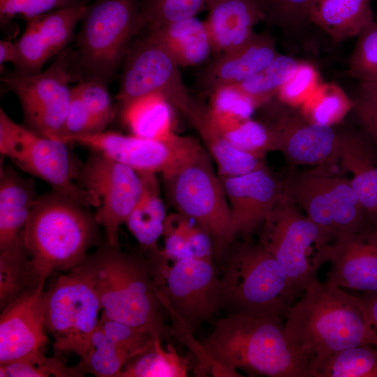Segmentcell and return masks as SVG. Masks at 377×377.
Listing matches in <instances>:
<instances>
[{
  "label": "cell",
  "instance_id": "24",
  "mask_svg": "<svg viewBox=\"0 0 377 377\" xmlns=\"http://www.w3.org/2000/svg\"><path fill=\"white\" fill-rule=\"evenodd\" d=\"M182 112L198 131L221 176L247 173L265 165L263 158L233 147L212 121L208 107L192 99Z\"/></svg>",
  "mask_w": 377,
  "mask_h": 377
},
{
  "label": "cell",
  "instance_id": "29",
  "mask_svg": "<svg viewBox=\"0 0 377 377\" xmlns=\"http://www.w3.org/2000/svg\"><path fill=\"white\" fill-rule=\"evenodd\" d=\"M170 104L162 93L148 94L124 103L122 118L132 135L168 140L175 135Z\"/></svg>",
  "mask_w": 377,
  "mask_h": 377
},
{
  "label": "cell",
  "instance_id": "28",
  "mask_svg": "<svg viewBox=\"0 0 377 377\" xmlns=\"http://www.w3.org/2000/svg\"><path fill=\"white\" fill-rule=\"evenodd\" d=\"M140 174L143 179L142 192L125 224L146 252H149L158 249V240L163 236L168 215L157 175Z\"/></svg>",
  "mask_w": 377,
  "mask_h": 377
},
{
  "label": "cell",
  "instance_id": "50",
  "mask_svg": "<svg viewBox=\"0 0 377 377\" xmlns=\"http://www.w3.org/2000/svg\"><path fill=\"white\" fill-rule=\"evenodd\" d=\"M80 1V0H0V13L1 18L21 16L29 20Z\"/></svg>",
  "mask_w": 377,
  "mask_h": 377
},
{
  "label": "cell",
  "instance_id": "12",
  "mask_svg": "<svg viewBox=\"0 0 377 377\" xmlns=\"http://www.w3.org/2000/svg\"><path fill=\"white\" fill-rule=\"evenodd\" d=\"M73 54L64 50L45 71L7 73L3 82L18 98L27 127L44 137L64 142L71 99L68 82Z\"/></svg>",
  "mask_w": 377,
  "mask_h": 377
},
{
  "label": "cell",
  "instance_id": "45",
  "mask_svg": "<svg viewBox=\"0 0 377 377\" xmlns=\"http://www.w3.org/2000/svg\"><path fill=\"white\" fill-rule=\"evenodd\" d=\"M320 83L317 68L311 64L300 61L276 96L288 107L299 108Z\"/></svg>",
  "mask_w": 377,
  "mask_h": 377
},
{
  "label": "cell",
  "instance_id": "7",
  "mask_svg": "<svg viewBox=\"0 0 377 377\" xmlns=\"http://www.w3.org/2000/svg\"><path fill=\"white\" fill-rule=\"evenodd\" d=\"M212 160L201 147L178 168L161 177L169 204L211 235L214 253L219 257L226 253L235 237L230 207Z\"/></svg>",
  "mask_w": 377,
  "mask_h": 377
},
{
  "label": "cell",
  "instance_id": "19",
  "mask_svg": "<svg viewBox=\"0 0 377 377\" xmlns=\"http://www.w3.org/2000/svg\"><path fill=\"white\" fill-rule=\"evenodd\" d=\"M326 282L341 288L377 293V227L337 237L329 244Z\"/></svg>",
  "mask_w": 377,
  "mask_h": 377
},
{
  "label": "cell",
  "instance_id": "53",
  "mask_svg": "<svg viewBox=\"0 0 377 377\" xmlns=\"http://www.w3.org/2000/svg\"><path fill=\"white\" fill-rule=\"evenodd\" d=\"M17 61V49L16 43L9 40H1L0 41V63L2 65L5 62H12L14 64Z\"/></svg>",
  "mask_w": 377,
  "mask_h": 377
},
{
  "label": "cell",
  "instance_id": "10",
  "mask_svg": "<svg viewBox=\"0 0 377 377\" xmlns=\"http://www.w3.org/2000/svg\"><path fill=\"white\" fill-rule=\"evenodd\" d=\"M43 302L45 325L53 337L54 350L82 357L101 314L89 280L76 268L59 275L44 291Z\"/></svg>",
  "mask_w": 377,
  "mask_h": 377
},
{
  "label": "cell",
  "instance_id": "44",
  "mask_svg": "<svg viewBox=\"0 0 377 377\" xmlns=\"http://www.w3.org/2000/svg\"><path fill=\"white\" fill-rule=\"evenodd\" d=\"M99 326L106 337L132 359L149 350L156 339L147 332L101 314Z\"/></svg>",
  "mask_w": 377,
  "mask_h": 377
},
{
  "label": "cell",
  "instance_id": "31",
  "mask_svg": "<svg viewBox=\"0 0 377 377\" xmlns=\"http://www.w3.org/2000/svg\"><path fill=\"white\" fill-rule=\"evenodd\" d=\"M324 168L326 186L332 207L336 239L373 226L349 179L330 173L326 165Z\"/></svg>",
  "mask_w": 377,
  "mask_h": 377
},
{
  "label": "cell",
  "instance_id": "25",
  "mask_svg": "<svg viewBox=\"0 0 377 377\" xmlns=\"http://www.w3.org/2000/svg\"><path fill=\"white\" fill-rule=\"evenodd\" d=\"M324 165L289 175L283 182L288 195L330 242L336 239L332 207L325 183Z\"/></svg>",
  "mask_w": 377,
  "mask_h": 377
},
{
  "label": "cell",
  "instance_id": "23",
  "mask_svg": "<svg viewBox=\"0 0 377 377\" xmlns=\"http://www.w3.org/2000/svg\"><path fill=\"white\" fill-rule=\"evenodd\" d=\"M38 196L34 178L23 177L10 165L1 166L0 249L20 238Z\"/></svg>",
  "mask_w": 377,
  "mask_h": 377
},
{
  "label": "cell",
  "instance_id": "5",
  "mask_svg": "<svg viewBox=\"0 0 377 377\" xmlns=\"http://www.w3.org/2000/svg\"><path fill=\"white\" fill-rule=\"evenodd\" d=\"M227 251L220 278L219 309L229 314L286 318L294 302L286 275L274 258L251 239L233 242Z\"/></svg>",
  "mask_w": 377,
  "mask_h": 377
},
{
  "label": "cell",
  "instance_id": "40",
  "mask_svg": "<svg viewBox=\"0 0 377 377\" xmlns=\"http://www.w3.org/2000/svg\"><path fill=\"white\" fill-rule=\"evenodd\" d=\"M313 0H253L263 20L288 33H297L311 24Z\"/></svg>",
  "mask_w": 377,
  "mask_h": 377
},
{
  "label": "cell",
  "instance_id": "16",
  "mask_svg": "<svg viewBox=\"0 0 377 377\" xmlns=\"http://www.w3.org/2000/svg\"><path fill=\"white\" fill-rule=\"evenodd\" d=\"M219 177L230 207L235 239H251L283 193V182L266 165L245 174Z\"/></svg>",
  "mask_w": 377,
  "mask_h": 377
},
{
  "label": "cell",
  "instance_id": "46",
  "mask_svg": "<svg viewBox=\"0 0 377 377\" xmlns=\"http://www.w3.org/2000/svg\"><path fill=\"white\" fill-rule=\"evenodd\" d=\"M17 61L15 64L23 73L40 72L46 61L52 56L34 22L29 20L22 35L16 43Z\"/></svg>",
  "mask_w": 377,
  "mask_h": 377
},
{
  "label": "cell",
  "instance_id": "13",
  "mask_svg": "<svg viewBox=\"0 0 377 377\" xmlns=\"http://www.w3.org/2000/svg\"><path fill=\"white\" fill-rule=\"evenodd\" d=\"M76 182L99 201L94 213L106 241L119 246V230L125 224L143 189L142 175L133 168L92 150L80 163Z\"/></svg>",
  "mask_w": 377,
  "mask_h": 377
},
{
  "label": "cell",
  "instance_id": "11",
  "mask_svg": "<svg viewBox=\"0 0 377 377\" xmlns=\"http://www.w3.org/2000/svg\"><path fill=\"white\" fill-rule=\"evenodd\" d=\"M163 306L193 331L219 309L220 278L212 260L193 258L169 263L158 249L147 253Z\"/></svg>",
  "mask_w": 377,
  "mask_h": 377
},
{
  "label": "cell",
  "instance_id": "9",
  "mask_svg": "<svg viewBox=\"0 0 377 377\" xmlns=\"http://www.w3.org/2000/svg\"><path fill=\"white\" fill-rule=\"evenodd\" d=\"M77 36V70L87 80L104 82L144 27L140 0H96L88 5Z\"/></svg>",
  "mask_w": 377,
  "mask_h": 377
},
{
  "label": "cell",
  "instance_id": "15",
  "mask_svg": "<svg viewBox=\"0 0 377 377\" xmlns=\"http://www.w3.org/2000/svg\"><path fill=\"white\" fill-rule=\"evenodd\" d=\"M179 65L150 34L128 52L117 98L122 103L151 93H162L180 109L191 98L181 80Z\"/></svg>",
  "mask_w": 377,
  "mask_h": 377
},
{
  "label": "cell",
  "instance_id": "38",
  "mask_svg": "<svg viewBox=\"0 0 377 377\" xmlns=\"http://www.w3.org/2000/svg\"><path fill=\"white\" fill-rule=\"evenodd\" d=\"M257 108L256 103L237 85H224L212 91L208 111L212 121L220 129L251 119Z\"/></svg>",
  "mask_w": 377,
  "mask_h": 377
},
{
  "label": "cell",
  "instance_id": "27",
  "mask_svg": "<svg viewBox=\"0 0 377 377\" xmlns=\"http://www.w3.org/2000/svg\"><path fill=\"white\" fill-rule=\"evenodd\" d=\"M149 34L165 47L179 66L202 64L213 51L205 22L195 17L151 29Z\"/></svg>",
  "mask_w": 377,
  "mask_h": 377
},
{
  "label": "cell",
  "instance_id": "52",
  "mask_svg": "<svg viewBox=\"0 0 377 377\" xmlns=\"http://www.w3.org/2000/svg\"><path fill=\"white\" fill-rule=\"evenodd\" d=\"M364 306L369 320L377 330V293H367L363 297H359Z\"/></svg>",
  "mask_w": 377,
  "mask_h": 377
},
{
  "label": "cell",
  "instance_id": "42",
  "mask_svg": "<svg viewBox=\"0 0 377 377\" xmlns=\"http://www.w3.org/2000/svg\"><path fill=\"white\" fill-rule=\"evenodd\" d=\"M213 0H140L141 16L145 25L156 29L195 17Z\"/></svg>",
  "mask_w": 377,
  "mask_h": 377
},
{
  "label": "cell",
  "instance_id": "47",
  "mask_svg": "<svg viewBox=\"0 0 377 377\" xmlns=\"http://www.w3.org/2000/svg\"><path fill=\"white\" fill-rule=\"evenodd\" d=\"M191 218L178 212L168 214L163 233L164 246L161 253L169 261L191 258L188 244Z\"/></svg>",
  "mask_w": 377,
  "mask_h": 377
},
{
  "label": "cell",
  "instance_id": "48",
  "mask_svg": "<svg viewBox=\"0 0 377 377\" xmlns=\"http://www.w3.org/2000/svg\"><path fill=\"white\" fill-rule=\"evenodd\" d=\"M72 89L104 129L112 114V103L103 82L85 80Z\"/></svg>",
  "mask_w": 377,
  "mask_h": 377
},
{
  "label": "cell",
  "instance_id": "33",
  "mask_svg": "<svg viewBox=\"0 0 377 377\" xmlns=\"http://www.w3.org/2000/svg\"><path fill=\"white\" fill-rule=\"evenodd\" d=\"M156 339L152 348L128 361L117 377H185L188 375L189 360L178 354L174 346Z\"/></svg>",
  "mask_w": 377,
  "mask_h": 377
},
{
  "label": "cell",
  "instance_id": "54",
  "mask_svg": "<svg viewBox=\"0 0 377 377\" xmlns=\"http://www.w3.org/2000/svg\"><path fill=\"white\" fill-rule=\"evenodd\" d=\"M370 90H371L377 96V82H360Z\"/></svg>",
  "mask_w": 377,
  "mask_h": 377
},
{
  "label": "cell",
  "instance_id": "43",
  "mask_svg": "<svg viewBox=\"0 0 377 377\" xmlns=\"http://www.w3.org/2000/svg\"><path fill=\"white\" fill-rule=\"evenodd\" d=\"M357 37L347 73L360 82H377V22H370Z\"/></svg>",
  "mask_w": 377,
  "mask_h": 377
},
{
  "label": "cell",
  "instance_id": "2",
  "mask_svg": "<svg viewBox=\"0 0 377 377\" xmlns=\"http://www.w3.org/2000/svg\"><path fill=\"white\" fill-rule=\"evenodd\" d=\"M286 318L287 339L309 365L350 347L377 346V330L360 297L327 282L311 284Z\"/></svg>",
  "mask_w": 377,
  "mask_h": 377
},
{
  "label": "cell",
  "instance_id": "18",
  "mask_svg": "<svg viewBox=\"0 0 377 377\" xmlns=\"http://www.w3.org/2000/svg\"><path fill=\"white\" fill-rule=\"evenodd\" d=\"M41 283L11 302L0 316V365L38 352L49 342L44 318Z\"/></svg>",
  "mask_w": 377,
  "mask_h": 377
},
{
  "label": "cell",
  "instance_id": "17",
  "mask_svg": "<svg viewBox=\"0 0 377 377\" xmlns=\"http://www.w3.org/2000/svg\"><path fill=\"white\" fill-rule=\"evenodd\" d=\"M274 110L267 124L274 133L276 151L289 162L321 166L338 161L339 131L334 126L311 123L299 111L286 105Z\"/></svg>",
  "mask_w": 377,
  "mask_h": 377
},
{
  "label": "cell",
  "instance_id": "22",
  "mask_svg": "<svg viewBox=\"0 0 377 377\" xmlns=\"http://www.w3.org/2000/svg\"><path fill=\"white\" fill-rule=\"evenodd\" d=\"M205 22L213 51L218 54L235 50L256 34L254 26L263 20L253 0H213Z\"/></svg>",
  "mask_w": 377,
  "mask_h": 377
},
{
  "label": "cell",
  "instance_id": "34",
  "mask_svg": "<svg viewBox=\"0 0 377 377\" xmlns=\"http://www.w3.org/2000/svg\"><path fill=\"white\" fill-rule=\"evenodd\" d=\"M353 106V98L338 84L320 82L298 109L311 123L334 126L346 117Z\"/></svg>",
  "mask_w": 377,
  "mask_h": 377
},
{
  "label": "cell",
  "instance_id": "35",
  "mask_svg": "<svg viewBox=\"0 0 377 377\" xmlns=\"http://www.w3.org/2000/svg\"><path fill=\"white\" fill-rule=\"evenodd\" d=\"M131 360L106 337L98 323L76 367L84 376L89 373L98 377H117Z\"/></svg>",
  "mask_w": 377,
  "mask_h": 377
},
{
  "label": "cell",
  "instance_id": "39",
  "mask_svg": "<svg viewBox=\"0 0 377 377\" xmlns=\"http://www.w3.org/2000/svg\"><path fill=\"white\" fill-rule=\"evenodd\" d=\"M219 130L233 147L244 152L263 158L276 151L275 138L267 123L251 118Z\"/></svg>",
  "mask_w": 377,
  "mask_h": 377
},
{
  "label": "cell",
  "instance_id": "21",
  "mask_svg": "<svg viewBox=\"0 0 377 377\" xmlns=\"http://www.w3.org/2000/svg\"><path fill=\"white\" fill-rule=\"evenodd\" d=\"M337 159L342 168L351 173L350 185L377 227V154L373 146L361 133L340 131Z\"/></svg>",
  "mask_w": 377,
  "mask_h": 377
},
{
  "label": "cell",
  "instance_id": "8",
  "mask_svg": "<svg viewBox=\"0 0 377 377\" xmlns=\"http://www.w3.org/2000/svg\"><path fill=\"white\" fill-rule=\"evenodd\" d=\"M65 142L40 135L13 121L0 110V152L19 169L47 183L52 191L87 208L98 198L76 182L80 163Z\"/></svg>",
  "mask_w": 377,
  "mask_h": 377
},
{
  "label": "cell",
  "instance_id": "26",
  "mask_svg": "<svg viewBox=\"0 0 377 377\" xmlns=\"http://www.w3.org/2000/svg\"><path fill=\"white\" fill-rule=\"evenodd\" d=\"M372 0H313L311 22L339 43L357 36L374 21Z\"/></svg>",
  "mask_w": 377,
  "mask_h": 377
},
{
  "label": "cell",
  "instance_id": "14",
  "mask_svg": "<svg viewBox=\"0 0 377 377\" xmlns=\"http://www.w3.org/2000/svg\"><path fill=\"white\" fill-rule=\"evenodd\" d=\"M123 163L139 173H169L202 147L195 140L175 135L168 140H151L117 132L100 133L72 139Z\"/></svg>",
  "mask_w": 377,
  "mask_h": 377
},
{
  "label": "cell",
  "instance_id": "49",
  "mask_svg": "<svg viewBox=\"0 0 377 377\" xmlns=\"http://www.w3.org/2000/svg\"><path fill=\"white\" fill-rule=\"evenodd\" d=\"M103 130L71 88V99L65 121L64 142L69 144L75 138L100 133Z\"/></svg>",
  "mask_w": 377,
  "mask_h": 377
},
{
  "label": "cell",
  "instance_id": "30",
  "mask_svg": "<svg viewBox=\"0 0 377 377\" xmlns=\"http://www.w3.org/2000/svg\"><path fill=\"white\" fill-rule=\"evenodd\" d=\"M45 281L36 273L25 248L22 232L12 244L0 249V309Z\"/></svg>",
  "mask_w": 377,
  "mask_h": 377
},
{
  "label": "cell",
  "instance_id": "32",
  "mask_svg": "<svg viewBox=\"0 0 377 377\" xmlns=\"http://www.w3.org/2000/svg\"><path fill=\"white\" fill-rule=\"evenodd\" d=\"M311 377H377V346L360 345L310 365Z\"/></svg>",
  "mask_w": 377,
  "mask_h": 377
},
{
  "label": "cell",
  "instance_id": "20",
  "mask_svg": "<svg viewBox=\"0 0 377 377\" xmlns=\"http://www.w3.org/2000/svg\"><path fill=\"white\" fill-rule=\"evenodd\" d=\"M279 54L272 36L256 34L245 45L218 54L200 76L211 92L221 86L235 85L254 75Z\"/></svg>",
  "mask_w": 377,
  "mask_h": 377
},
{
  "label": "cell",
  "instance_id": "37",
  "mask_svg": "<svg viewBox=\"0 0 377 377\" xmlns=\"http://www.w3.org/2000/svg\"><path fill=\"white\" fill-rule=\"evenodd\" d=\"M87 6L80 1L31 19L52 56L64 50L77 24L82 20Z\"/></svg>",
  "mask_w": 377,
  "mask_h": 377
},
{
  "label": "cell",
  "instance_id": "41",
  "mask_svg": "<svg viewBox=\"0 0 377 377\" xmlns=\"http://www.w3.org/2000/svg\"><path fill=\"white\" fill-rule=\"evenodd\" d=\"M75 367H68L59 357H47L40 351L0 365L1 377H80Z\"/></svg>",
  "mask_w": 377,
  "mask_h": 377
},
{
  "label": "cell",
  "instance_id": "1",
  "mask_svg": "<svg viewBox=\"0 0 377 377\" xmlns=\"http://www.w3.org/2000/svg\"><path fill=\"white\" fill-rule=\"evenodd\" d=\"M89 280L105 317L143 330L161 341L170 329L147 258L128 253L107 241L76 267Z\"/></svg>",
  "mask_w": 377,
  "mask_h": 377
},
{
  "label": "cell",
  "instance_id": "4",
  "mask_svg": "<svg viewBox=\"0 0 377 377\" xmlns=\"http://www.w3.org/2000/svg\"><path fill=\"white\" fill-rule=\"evenodd\" d=\"M54 192L38 195L22 230L27 251L42 281L79 266L99 243L94 214Z\"/></svg>",
  "mask_w": 377,
  "mask_h": 377
},
{
  "label": "cell",
  "instance_id": "6",
  "mask_svg": "<svg viewBox=\"0 0 377 377\" xmlns=\"http://www.w3.org/2000/svg\"><path fill=\"white\" fill-rule=\"evenodd\" d=\"M284 187L281 197L259 230L258 242L283 269L293 302L318 279L329 261L330 244L319 228L297 208Z\"/></svg>",
  "mask_w": 377,
  "mask_h": 377
},
{
  "label": "cell",
  "instance_id": "3",
  "mask_svg": "<svg viewBox=\"0 0 377 377\" xmlns=\"http://www.w3.org/2000/svg\"><path fill=\"white\" fill-rule=\"evenodd\" d=\"M207 354L237 376V369L269 377H311L308 360L289 342L282 318L244 313L216 320L200 341Z\"/></svg>",
  "mask_w": 377,
  "mask_h": 377
},
{
  "label": "cell",
  "instance_id": "36",
  "mask_svg": "<svg viewBox=\"0 0 377 377\" xmlns=\"http://www.w3.org/2000/svg\"><path fill=\"white\" fill-rule=\"evenodd\" d=\"M300 62L295 58L279 54L260 71L235 85L260 107L276 96Z\"/></svg>",
  "mask_w": 377,
  "mask_h": 377
},
{
  "label": "cell",
  "instance_id": "51",
  "mask_svg": "<svg viewBox=\"0 0 377 377\" xmlns=\"http://www.w3.org/2000/svg\"><path fill=\"white\" fill-rule=\"evenodd\" d=\"M353 111L367 134L377 141V96L360 83L353 98Z\"/></svg>",
  "mask_w": 377,
  "mask_h": 377
}]
</instances>
